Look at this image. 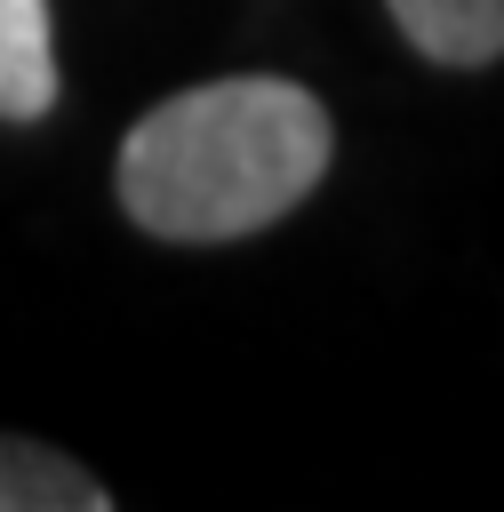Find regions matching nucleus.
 Here are the masks:
<instances>
[{
    "instance_id": "1",
    "label": "nucleus",
    "mask_w": 504,
    "mask_h": 512,
    "mask_svg": "<svg viewBox=\"0 0 504 512\" xmlns=\"http://www.w3.org/2000/svg\"><path fill=\"white\" fill-rule=\"evenodd\" d=\"M336 160V120L304 80L224 72L160 96L112 152V200L136 232L176 248L248 240L296 216Z\"/></svg>"
},
{
    "instance_id": "2",
    "label": "nucleus",
    "mask_w": 504,
    "mask_h": 512,
    "mask_svg": "<svg viewBox=\"0 0 504 512\" xmlns=\"http://www.w3.org/2000/svg\"><path fill=\"white\" fill-rule=\"evenodd\" d=\"M64 96L56 72V24L48 0H0V120L8 128H40Z\"/></svg>"
},
{
    "instance_id": "3",
    "label": "nucleus",
    "mask_w": 504,
    "mask_h": 512,
    "mask_svg": "<svg viewBox=\"0 0 504 512\" xmlns=\"http://www.w3.org/2000/svg\"><path fill=\"white\" fill-rule=\"evenodd\" d=\"M384 16L440 72H480L504 56V0H384Z\"/></svg>"
},
{
    "instance_id": "4",
    "label": "nucleus",
    "mask_w": 504,
    "mask_h": 512,
    "mask_svg": "<svg viewBox=\"0 0 504 512\" xmlns=\"http://www.w3.org/2000/svg\"><path fill=\"white\" fill-rule=\"evenodd\" d=\"M0 512H112V488L48 440L0 432Z\"/></svg>"
}]
</instances>
